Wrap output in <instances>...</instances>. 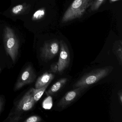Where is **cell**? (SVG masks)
Here are the masks:
<instances>
[{
  "label": "cell",
  "mask_w": 122,
  "mask_h": 122,
  "mask_svg": "<svg viewBox=\"0 0 122 122\" xmlns=\"http://www.w3.org/2000/svg\"><path fill=\"white\" fill-rule=\"evenodd\" d=\"M113 66L96 68L83 76L73 85L74 88L83 86H90L107 76L113 70Z\"/></svg>",
  "instance_id": "obj_1"
},
{
  "label": "cell",
  "mask_w": 122,
  "mask_h": 122,
  "mask_svg": "<svg viewBox=\"0 0 122 122\" xmlns=\"http://www.w3.org/2000/svg\"><path fill=\"white\" fill-rule=\"evenodd\" d=\"M93 0H74L66 11L61 22L65 23L81 18L88 8L90 7Z\"/></svg>",
  "instance_id": "obj_2"
},
{
  "label": "cell",
  "mask_w": 122,
  "mask_h": 122,
  "mask_svg": "<svg viewBox=\"0 0 122 122\" xmlns=\"http://www.w3.org/2000/svg\"><path fill=\"white\" fill-rule=\"evenodd\" d=\"M88 87L89 86H81L68 92L58 103V107L62 109L65 108L75 101Z\"/></svg>",
  "instance_id": "obj_3"
},
{
  "label": "cell",
  "mask_w": 122,
  "mask_h": 122,
  "mask_svg": "<svg viewBox=\"0 0 122 122\" xmlns=\"http://www.w3.org/2000/svg\"><path fill=\"white\" fill-rule=\"evenodd\" d=\"M60 42V55L57 62L58 72L61 73L69 67L70 63V55L69 48L66 43L63 40Z\"/></svg>",
  "instance_id": "obj_4"
},
{
  "label": "cell",
  "mask_w": 122,
  "mask_h": 122,
  "mask_svg": "<svg viewBox=\"0 0 122 122\" xmlns=\"http://www.w3.org/2000/svg\"><path fill=\"white\" fill-rule=\"evenodd\" d=\"M59 41L57 39L46 43L41 51V56L45 60L49 61L54 58L60 51Z\"/></svg>",
  "instance_id": "obj_5"
},
{
  "label": "cell",
  "mask_w": 122,
  "mask_h": 122,
  "mask_svg": "<svg viewBox=\"0 0 122 122\" xmlns=\"http://www.w3.org/2000/svg\"><path fill=\"white\" fill-rule=\"evenodd\" d=\"M36 78V75L32 66H28L18 78L15 87V91L20 89L26 85L33 82Z\"/></svg>",
  "instance_id": "obj_6"
},
{
  "label": "cell",
  "mask_w": 122,
  "mask_h": 122,
  "mask_svg": "<svg viewBox=\"0 0 122 122\" xmlns=\"http://www.w3.org/2000/svg\"><path fill=\"white\" fill-rule=\"evenodd\" d=\"M35 103L31 88L19 102L17 105V109L23 111H27L32 109Z\"/></svg>",
  "instance_id": "obj_7"
},
{
  "label": "cell",
  "mask_w": 122,
  "mask_h": 122,
  "mask_svg": "<svg viewBox=\"0 0 122 122\" xmlns=\"http://www.w3.org/2000/svg\"><path fill=\"white\" fill-rule=\"evenodd\" d=\"M5 48L8 54L15 63L18 53V46L17 42L14 37H8L7 38L5 41Z\"/></svg>",
  "instance_id": "obj_8"
},
{
  "label": "cell",
  "mask_w": 122,
  "mask_h": 122,
  "mask_svg": "<svg viewBox=\"0 0 122 122\" xmlns=\"http://www.w3.org/2000/svg\"><path fill=\"white\" fill-rule=\"evenodd\" d=\"M55 77L52 73L48 72L45 73L38 77L36 83L35 88L39 89L47 85H50Z\"/></svg>",
  "instance_id": "obj_9"
},
{
  "label": "cell",
  "mask_w": 122,
  "mask_h": 122,
  "mask_svg": "<svg viewBox=\"0 0 122 122\" xmlns=\"http://www.w3.org/2000/svg\"><path fill=\"white\" fill-rule=\"evenodd\" d=\"M68 79L66 78H62L55 83L46 92L47 96H52L56 95L60 91L67 83Z\"/></svg>",
  "instance_id": "obj_10"
},
{
  "label": "cell",
  "mask_w": 122,
  "mask_h": 122,
  "mask_svg": "<svg viewBox=\"0 0 122 122\" xmlns=\"http://www.w3.org/2000/svg\"><path fill=\"white\" fill-rule=\"evenodd\" d=\"M112 51L116 56L118 64L122 66V41L121 40L116 41L112 47Z\"/></svg>",
  "instance_id": "obj_11"
},
{
  "label": "cell",
  "mask_w": 122,
  "mask_h": 122,
  "mask_svg": "<svg viewBox=\"0 0 122 122\" xmlns=\"http://www.w3.org/2000/svg\"><path fill=\"white\" fill-rule=\"evenodd\" d=\"M49 85H47L44 87L39 89L31 88L33 97L36 103L40 100Z\"/></svg>",
  "instance_id": "obj_12"
},
{
  "label": "cell",
  "mask_w": 122,
  "mask_h": 122,
  "mask_svg": "<svg viewBox=\"0 0 122 122\" xmlns=\"http://www.w3.org/2000/svg\"><path fill=\"white\" fill-rule=\"evenodd\" d=\"M105 0H93L90 10L92 12L97 11L100 8Z\"/></svg>",
  "instance_id": "obj_13"
},
{
  "label": "cell",
  "mask_w": 122,
  "mask_h": 122,
  "mask_svg": "<svg viewBox=\"0 0 122 122\" xmlns=\"http://www.w3.org/2000/svg\"><path fill=\"white\" fill-rule=\"evenodd\" d=\"M52 105V99L51 96H49L43 101L42 103L43 107L45 109H50Z\"/></svg>",
  "instance_id": "obj_14"
},
{
  "label": "cell",
  "mask_w": 122,
  "mask_h": 122,
  "mask_svg": "<svg viewBox=\"0 0 122 122\" xmlns=\"http://www.w3.org/2000/svg\"><path fill=\"white\" fill-rule=\"evenodd\" d=\"M45 12L44 9L38 10L36 11L33 16V19L34 20H39L42 18L45 15Z\"/></svg>",
  "instance_id": "obj_15"
},
{
  "label": "cell",
  "mask_w": 122,
  "mask_h": 122,
  "mask_svg": "<svg viewBox=\"0 0 122 122\" xmlns=\"http://www.w3.org/2000/svg\"><path fill=\"white\" fill-rule=\"evenodd\" d=\"M42 118L38 116H33L29 117L24 121L25 122H39L42 121Z\"/></svg>",
  "instance_id": "obj_16"
},
{
  "label": "cell",
  "mask_w": 122,
  "mask_h": 122,
  "mask_svg": "<svg viewBox=\"0 0 122 122\" xmlns=\"http://www.w3.org/2000/svg\"><path fill=\"white\" fill-rule=\"evenodd\" d=\"M23 6L22 5H18L13 8L12 11L14 14H17L19 13L23 9Z\"/></svg>",
  "instance_id": "obj_17"
},
{
  "label": "cell",
  "mask_w": 122,
  "mask_h": 122,
  "mask_svg": "<svg viewBox=\"0 0 122 122\" xmlns=\"http://www.w3.org/2000/svg\"><path fill=\"white\" fill-rule=\"evenodd\" d=\"M50 69L51 71L54 73H57L58 72V66L57 63H53L51 66Z\"/></svg>",
  "instance_id": "obj_18"
},
{
  "label": "cell",
  "mask_w": 122,
  "mask_h": 122,
  "mask_svg": "<svg viewBox=\"0 0 122 122\" xmlns=\"http://www.w3.org/2000/svg\"><path fill=\"white\" fill-rule=\"evenodd\" d=\"M118 100L121 105H122V91L120 90L118 91Z\"/></svg>",
  "instance_id": "obj_19"
},
{
  "label": "cell",
  "mask_w": 122,
  "mask_h": 122,
  "mask_svg": "<svg viewBox=\"0 0 122 122\" xmlns=\"http://www.w3.org/2000/svg\"><path fill=\"white\" fill-rule=\"evenodd\" d=\"M20 119H21V117L19 116L14 117L11 118L10 121V122H18L20 120Z\"/></svg>",
  "instance_id": "obj_20"
},
{
  "label": "cell",
  "mask_w": 122,
  "mask_h": 122,
  "mask_svg": "<svg viewBox=\"0 0 122 122\" xmlns=\"http://www.w3.org/2000/svg\"><path fill=\"white\" fill-rule=\"evenodd\" d=\"M3 104V98L0 97V113L1 112Z\"/></svg>",
  "instance_id": "obj_21"
},
{
  "label": "cell",
  "mask_w": 122,
  "mask_h": 122,
  "mask_svg": "<svg viewBox=\"0 0 122 122\" xmlns=\"http://www.w3.org/2000/svg\"><path fill=\"white\" fill-rule=\"evenodd\" d=\"M118 0H110V1L112 2H116V1H117Z\"/></svg>",
  "instance_id": "obj_22"
},
{
  "label": "cell",
  "mask_w": 122,
  "mask_h": 122,
  "mask_svg": "<svg viewBox=\"0 0 122 122\" xmlns=\"http://www.w3.org/2000/svg\"><path fill=\"white\" fill-rule=\"evenodd\" d=\"M0 71H1V68H0Z\"/></svg>",
  "instance_id": "obj_23"
}]
</instances>
